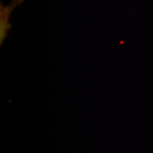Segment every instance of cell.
I'll use <instances>...</instances> for the list:
<instances>
[{
	"instance_id": "cell-1",
	"label": "cell",
	"mask_w": 153,
	"mask_h": 153,
	"mask_svg": "<svg viewBox=\"0 0 153 153\" xmlns=\"http://www.w3.org/2000/svg\"><path fill=\"white\" fill-rule=\"evenodd\" d=\"M25 0H11L7 6H4L0 1V45H2L5 38L9 35L12 25L9 22V18L13 11L17 7L24 2Z\"/></svg>"
}]
</instances>
